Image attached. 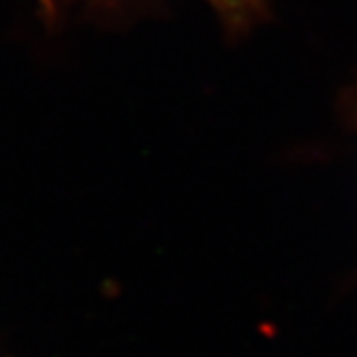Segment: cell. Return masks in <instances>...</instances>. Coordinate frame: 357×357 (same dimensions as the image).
Here are the masks:
<instances>
[{
    "label": "cell",
    "mask_w": 357,
    "mask_h": 357,
    "mask_svg": "<svg viewBox=\"0 0 357 357\" xmlns=\"http://www.w3.org/2000/svg\"><path fill=\"white\" fill-rule=\"evenodd\" d=\"M222 3H226V5H231V3H237V0H222Z\"/></svg>",
    "instance_id": "1"
}]
</instances>
